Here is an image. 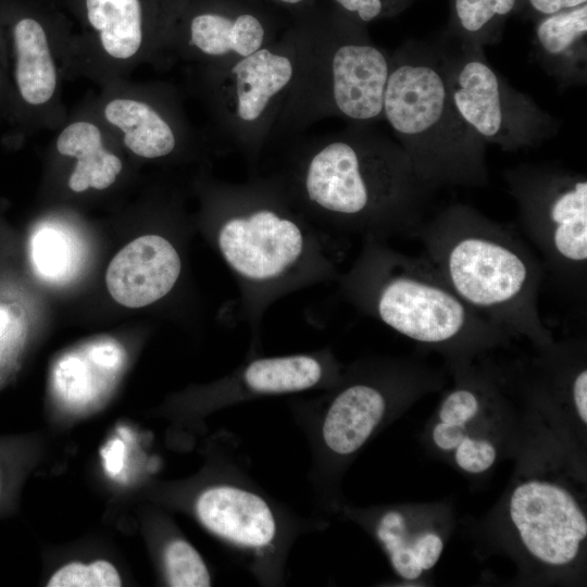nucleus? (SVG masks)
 I'll use <instances>...</instances> for the list:
<instances>
[{"instance_id": "1", "label": "nucleus", "mask_w": 587, "mask_h": 587, "mask_svg": "<svg viewBox=\"0 0 587 587\" xmlns=\"http://www.w3.org/2000/svg\"><path fill=\"white\" fill-rule=\"evenodd\" d=\"M366 123L297 137L265 170L289 203L320 232L388 241L414 236L428 186L399 143Z\"/></svg>"}, {"instance_id": "2", "label": "nucleus", "mask_w": 587, "mask_h": 587, "mask_svg": "<svg viewBox=\"0 0 587 587\" xmlns=\"http://www.w3.org/2000/svg\"><path fill=\"white\" fill-rule=\"evenodd\" d=\"M212 241L239 291V314L258 333L280 298L336 280L339 270L320 232L266 176L201 185Z\"/></svg>"}, {"instance_id": "3", "label": "nucleus", "mask_w": 587, "mask_h": 587, "mask_svg": "<svg viewBox=\"0 0 587 587\" xmlns=\"http://www.w3.org/2000/svg\"><path fill=\"white\" fill-rule=\"evenodd\" d=\"M414 237L450 288L509 336L549 346L539 311L544 265L515 228L466 204H452L423 221Z\"/></svg>"}, {"instance_id": "4", "label": "nucleus", "mask_w": 587, "mask_h": 587, "mask_svg": "<svg viewBox=\"0 0 587 587\" xmlns=\"http://www.w3.org/2000/svg\"><path fill=\"white\" fill-rule=\"evenodd\" d=\"M290 14L285 32L294 48L295 74L266 152L324 118H383L390 57L373 43L365 24L330 1Z\"/></svg>"}, {"instance_id": "5", "label": "nucleus", "mask_w": 587, "mask_h": 587, "mask_svg": "<svg viewBox=\"0 0 587 587\" xmlns=\"http://www.w3.org/2000/svg\"><path fill=\"white\" fill-rule=\"evenodd\" d=\"M335 282L360 313L423 346L464 354L510 337L460 299L424 255L403 253L388 241L363 239Z\"/></svg>"}, {"instance_id": "6", "label": "nucleus", "mask_w": 587, "mask_h": 587, "mask_svg": "<svg viewBox=\"0 0 587 587\" xmlns=\"http://www.w3.org/2000/svg\"><path fill=\"white\" fill-rule=\"evenodd\" d=\"M383 118L428 187L487 180L485 140L453 107L439 60L405 49L390 57Z\"/></svg>"}, {"instance_id": "7", "label": "nucleus", "mask_w": 587, "mask_h": 587, "mask_svg": "<svg viewBox=\"0 0 587 587\" xmlns=\"http://www.w3.org/2000/svg\"><path fill=\"white\" fill-rule=\"evenodd\" d=\"M70 22L47 0H0L3 41L12 93V117L4 140L18 146L67 117L63 83L68 80Z\"/></svg>"}, {"instance_id": "8", "label": "nucleus", "mask_w": 587, "mask_h": 587, "mask_svg": "<svg viewBox=\"0 0 587 587\" xmlns=\"http://www.w3.org/2000/svg\"><path fill=\"white\" fill-rule=\"evenodd\" d=\"M190 74L217 137L254 170L266 152L295 74L294 48L285 27L273 42L247 57L192 66Z\"/></svg>"}, {"instance_id": "9", "label": "nucleus", "mask_w": 587, "mask_h": 587, "mask_svg": "<svg viewBox=\"0 0 587 587\" xmlns=\"http://www.w3.org/2000/svg\"><path fill=\"white\" fill-rule=\"evenodd\" d=\"M179 0H66L68 80L101 86L143 64L170 67L167 43Z\"/></svg>"}, {"instance_id": "10", "label": "nucleus", "mask_w": 587, "mask_h": 587, "mask_svg": "<svg viewBox=\"0 0 587 587\" xmlns=\"http://www.w3.org/2000/svg\"><path fill=\"white\" fill-rule=\"evenodd\" d=\"M523 237L557 284L585 294L587 276V179L563 168L521 165L504 174Z\"/></svg>"}, {"instance_id": "11", "label": "nucleus", "mask_w": 587, "mask_h": 587, "mask_svg": "<svg viewBox=\"0 0 587 587\" xmlns=\"http://www.w3.org/2000/svg\"><path fill=\"white\" fill-rule=\"evenodd\" d=\"M89 99L127 155L163 162L192 155L200 148V136L171 84L121 78L99 86Z\"/></svg>"}, {"instance_id": "12", "label": "nucleus", "mask_w": 587, "mask_h": 587, "mask_svg": "<svg viewBox=\"0 0 587 587\" xmlns=\"http://www.w3.org/2000/svg\"><path fill=\"white\" fill-rule=\"evenodd\" d=\"M439 59L447 90L460 116L485 140L513 150L538 143L552 125L526 95L513 89L484 60L482 49Z\"/></svg>"}, {"instance_id": "13", "label": "nucleus", "mask_w": 587, "mask_h": 587, "mask_svg": "<svg viewBox=\"0 0 587 587\" xmlns=\"http://www.w3.org/2000/svg\"><path fill=\"white\" fill-rule=\"evenodd\" d=\"M271 5L254 0H179L171 26L170 66H192L247 57L283 32Z\"/></svg>"}, {"instance_id": "14", "label": "nucleus", "mask_w": 587, "mask_h": 587, "mask_svg": "<svg viewBox=\"0 0 587 587\" xmlns=\"http://www.w3.org/2000/svg\"><path fill=\"white\" fill-rule=\"evenodd\" d=\"M509 516L525 549L551 566L572 563L587 537V519L573 495L559 484L529 479L509 500Z\"/></svg>"}, {"instance_id": "15", "label": "nucleus", "mask_w": 587, "mask_h": 587, "mask_svg": "<svg viewBox=\"0 0 587 587\" xmlns=\"http://www.w3.org/2000/svg\"><path fill=\"white\" fill-rule=\"evenodd\" d=\"M51 155L64 170V188L73 195L104 191L126 170V152L95 112L89 95L54 130Z\"/></svg>"}, {"instance_id": "16", "label": "nucleus", "mask_w": 587, "mask_h": 587, "mask_svg": "<svg viewBox=\"0 0 587 587\" xmlns=\"http://www.w3.org/2000/svg\"><path fill=\"white\" fill-rule=\"evenodd\" d=\"M180 254L175 245L158 234L141 236L125 246L107 270V287L113 299L128 308H141L167 296L180 277Z\"/></svg>"}, {"instance_id": "17", "label": "nucleus", "mask_w": 587, "mask_h": 587, "mask_svg": "<svg viewBox=\"0 0 587 587\" xmlns=\"http://www.w3.org/2000/svg\"><path fill=\"white\" fill-rule=\"evenodd\" d=\"M200 522L216 536L246 548H264L276 535L270 505L260 496L234 486L205 489L196 502Z\"/></svg>"}, {"instance_id": "18", "label": "nucleus", "mask_w": 587, "mask_h": 587, "mask_svg": "<svg viewBox=\"0 0 587 587\" xmlns=\"http://www.w3.org/2000/svg\"><path fill=\"white\" fill-rule=\"evenodd\" d=\"M376 379H355L334 397L326 412L322 435L337 454L359 450L382 421L387 408V389Z\"/></svg>"}, {"instance_id": "19", "label": "nucleus", "mask_w": 587, "mask_h": 587, "mask_svg": "<svg viewBox=\"0 0 587 587\" xmlns=\"http://www.w3.org/2000/svg\"><path fill=\"white\" fill-rule=\"evenodd\" d=\"M535 39L550 73L565 82L582 80L587 65V4L538 18Z\"/></svg>"}, {"instance_id": "20", "label": "nucleus", "mask_w": 587, "mask_h": 587, "mask_svg": "<svg viewBox=\"0 0 587 587\" xmlns=\"http://www.w3.org/2000/svg\"><path fill=\"white\" fill-rule=\"evenodd\" d=\"M376 536L395 572L407 580L417 579L423 572L434 567L444 550V541L437 533L430 529L415 532L398 511H389L379 519Z\"/></svg>"}, {"instance_id": "21", "label": "nucleus", "mask_w": 587, "mask_h": 587, "mask_svg": "<svg viewBox=\"0 0 587 587\" xmlns=\"http://www.w3.org/2000/svg\"><path fill=\"white\" fill-rule=\"evenodd\" d=\"M450 26L462 45L482 49L498 41L519 0H449Z\"/></svg>"}, {"instance_id": "22", "label": "nucleus", "mask_w": 587, "mask_h": 587, "mask_svg": "<svg viewBox=\"0 0 587 587\" xmlns=\"http://www.w3.org/2000/svg\"><path fill=\"white\" fill-rule=\"evenodd\" d=\"M167 583L173 587H205L211 578L198 551L187 541H171L164 551Z\"/></svg>"}, {"instance_id": "23", "label": "nucleus", "mask_w": 587, "mask_h": 587, "mask_svg": "<svg viewBox=\"0 0 587 587\" xmlns=\"http://www.w3.org/2000/svg\"><path fill=\"white\" fill-rule=\"evenodd\" d=\"M121 585L122 580L116 569L104 560L90 564L68 563L59 569L48 582L49 587H117Z\"/></svg>"}, {"instance_id": "24", "label": "nucleus", "mask_w": 587, "mask_h": 587, "mask_svg": "<svg viewBox=\"0 0 587 587\" xmlns=\"http://www.w3.org/2000/svg\"><path fill=\"white\" fill-rule=\"evenodd\" d=\"M471 435H466L454 449V460L461 470L479 474L494 465L497 451L489 439Z\"/></svg>"}, {"instance_id": "25", "label": "nucleus", "mask_w": 587, "mask_h": 587, "mask_svg": "<svg viewBox=\"0 0 587 587\" xmlns=\"http://www.w3.org/2000/svg\"><path fill=\"white\" fill-rule=\"evenodd\" d=\"M360 22L392 17L408 9L416 0H329Z\"/></svg>"}, {"instance_id": "26", "label": "nucleus", "mask_w": 587, "mask_h": 587, "mask_svg": "<svg viewBox=\"0 0 587 587\" xmlns=\"http://www.w3.org/2000/svg\"><path fill=\"white\" fill-rule=\"evenodd\" d=\"M587 0H519L516 12H527L537 20L585 4Z\"/></svg>"}, {"instance_id": "27", "label": "nucleus", "mask_w": 587, "mask_h": 587, "mask_svg": "<svg viewBox=\"0 0 587 587\" xmlns=\"http://www.w3.org/2000/svg\"><path fill=\"white\" fill-rule=\"evenodd\" d=\"M12 117V93L9 78L7 54L0 35V124L5 128Z\"/></svg>"}, {"instance_id": "28", "label": "nucleus", "mask_w": 587, "mask_h": 587, "mask_svg": "<svg viewBox=\"0 0 587 587\" xmlns=\"http://www.w3.org/2000/svg\"><path fill=\"white\" fill-rule=\"evenodd\" d=\"M125 442L122 439H113L101 449V457L107 473L114 477L123 471L125 463Z\"/></svg>"}, {"instance_id": "29", "label": "nucleus", "mask_w": 587, "mask_h": 587, "mask_svg": "<svg viewBox=\"0 0 587 587\" xmlns=\"http://www.w3.org/2000/svg\"><path fill=\"white\" fill-rule=\"evenodd\" d=\"M572 400L580 421L587 423V370L583 367L575 376L572 386Z\"/></svg>"}, {"instance_id": "30", "label": "nucleus", "mask_w": 587, "mask_h": 587, "mask_svg": "<svg viewBox=\"0 0 587 587\" xmlns=\"http://www.w3.org/2000/svg\"><path fill=\"white\" fill-rule=\"evenodd\" d=\"M268 5H276L287 9L289 12L307 7L317 0H254Z\"/></svg>"}]
</instances>
